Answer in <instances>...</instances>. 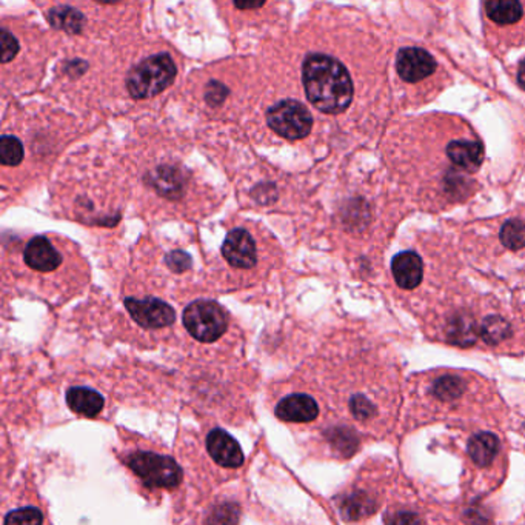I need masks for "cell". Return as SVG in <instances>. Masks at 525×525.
<instances>
[{
    "instance_id": "cell-26",
    "label": "cell",
    "mask_w": 525,
    "mask_h": 525,
    "mask_svg": "<svg viewBox=\"0 0 525 525\" xmlns=\"http://www.w3.org/2000/svg\"><path fill=\"white\" fill-rule=\"evenodd\" d=\"M333 443L338 445V449L340 452H347V453H353L357 445V438L355 436V433L349 432V430H338L334 433Z\"/></svg>"
},
{
    "instance_id": "cell-17",
    "label": "cell",
    "mask_w": 525,
    "mask_h": 525,
    "mask_svg": "<svg viewBox=\"0 0 525 525\" xmlns=\"http://www.w3.org/2000/svg\"><path fill=\"white\" fill-rule=\"evenodd\" d=\"M477 323L470 316H460L450 325L449 338L454 344L469 347L477 342Z\"/></svg>"
},
{
    "instance_id": "cell-28",
    "label": "cell",
    "mask_w": 525,
    "mask_h": 525,
    "mask_svg": "<svg viewBox=\"0 0 525 525\" xmlns=\"http://www.w3.org/2000/svg\"><path fill=\"white\" fill-rule=\"evenodd\" d=\"M263 4H265V0H235V6L239 10H256Z\"/></svg>"
},
{
    "instance_id": "cell-20",
    "label": "cell",
    "mask_w": 525,
    "mask_h": 525,
    "mask_svg": "<svg viewBox=\"0 0 525 525\" xmlns=\"http://www.w3.org/2000/svg\"><path fill=\"white\" fill-rule=\"evenodd\" d=\"M49 21L56 28H61L70 33H79L83 17L81 16V13L74 12L72 8H56L49 14Z\"/></svg>"
},
{
    "instance_id": "cell-1",
    "label": "cell",
    "mask_w": 525,
    "mask_h": 525,
    "mask_svg": "<svg viewBox=\"0 0 525 525\" xmlns=\"http://www.w3.org/2000/svg\"><path fill=\"white\" fill-rule=\"evenodd\" d=\"M302 82L308 100L318 110L338 115L353 99V83L344 65L330 56L312 55L302 66Z\"/></svg>"
},
{
    "instance_id": "cell-24",
    "label": "cell",
    "mask_w": 525,
    "mask_h": 525,
    "mask_svg": "<svg viewBox=\"0 0 525 525\" xmlns=\"http://www.w3.org/2000/svg\"><path fill=\"white\" fill-rule=\"evenodd\" d=\"M165 263L167 267L175 271V273H184L185 270L192 269L193 259L188 253L185 252H171L165 257Z\"/></svg>"
},
{
    "instance_id": "cell-22",
    "label": "cell",
    "mask_w": 525,
    "mask_h": 525,
    "mask_svg": "<svg viewBox=\"0 0 525 525\" xmlns=\"http://www.w3.org/2000/svg\"><path fill=\"white\" fill-rule=\"evenodd\" d=\"M0 158L2 164L6 167H16L23 159V145L17 137L6 136L2 137L0 142Z\"/></svg>"
},
{
    "instance_id": "cell-10",
    "label": "cell",
    "mask_w": 525,
    "mask_h": 525,
    "mask_svg": "<svg viewBox=\"0 0 525 525\" xmlns=\"http://www.w3.org/2000/svg\"><path fill=\"white\" fill-rule=\"evenodd\" d=\"M23 261L30 269L40 271V273H49V271H55L61 265L62 256L48 237L36 236L25 246Z\"/></svg>"
},
{
    "instance_id": "cell-13",
    "label": "cell",
    "mask_w": 525,
    "mask_h": 525,
    "mask_svg": "<svg viewBox=\"0 0 525 525\" xmlns=\"http://www.w3.org/2000/svg\"><path fill=\"white\" fill-rule=\"evenodd\" d=\"M450 160L464 170L475 171L484 160V147L479 141H456L447 150Z\"/></svg>"
},
{
    "instance_id": "cell-15",
    "label": "cell",
    "mask_w": 525,
    "mask_h": 525,
    "mask_svg": "<svg viewBox=\"0 0 525 525\" xmlns=\"http://www.w3.org/2000/svg\"><path fill=\"white\" fill-rule=\"evenodd\" d=\"M499 452V439L493 433H478L469 443L471 460L479 467L492 464Z\"/></svg>"
},
{
    "instance_id": "cell-9",
    "label": "cell",
    "mask_w": 525,
    "mask_h": 525,
    "mask_svg": "<svg viewBox=\"0 0 525 525\" xmlns=\"http://www.w3.org/2000/svg\"><path fill=\"white\" fill-rule=\"evenodd\" d=\"M396 68L405 82L415 83L435 73L436 61L426 49L404 48L398 55Z\"/></svg>"
},
{
    "instance_id": "cell-2",
    "label": "cell",
    "mask_w": 525,
    "mask_h": 525,
    "mask_svg": "<svg viewBox=\"0 0 525 525\" xmlns=\"http://www.w3.org/2000/svg\"><path fill=\"white\" fill-rule=\"evenodd\" d=\"M176 76V65L168 55H156L133 68L126 88L134 99L154 98L170 87Z\"/></svg>"
},
{
    "instance_id": "cell-14",
    "label": "cell",
    "mask_w": 525,
    "mask_h": 525,
    "mask_svg": "<svg viewBox=\"0 0 525 525\" xmlns=\"http://www.w3.org/2000/svg\"><path fill=\"white\" fill-rule=\"evenodd\" d=\"M66 404L77 415L94 417L104 410V398L96 390L74 387L66 392Z\"/></svg>"
},
{
    "instance_id": "cell-12",
    "label": "cell",
    "mask_w": 525,
    "mask_h": 525,
    "mask_svg": "<svg viewBox=\"0 0 525 525\" xmlns=\"http://www.w3.org/2000/svg\"><path fill=\"white\" fill-rule=\"evenodd\" d=\"M392 273H393L396 284L404 290H413L421 284L424 278V263L419 254L415 252H402L396 254L392 262Z\"/></svg>"
},
{
    "instance_id": "cell-16",
    "label": "cell",
    "mask_w": 525,
    "mask_h": 525,
    "mask_svg": "<svg viewBox=\"0 0 525 525\" xmlns=\"http://www.w3.org/2000/svg\"><path fill=\"white\" fill-rule=\"evenodd\" d=\"M486 12L498 25H513L522 17L520 0H486Z\"/></svg>"
},
{
    "instance_id": "cell-25",
    "label": "cell",
    "mask_w": 525,
    "mask_h": 525,
    "mask_svg": "<svg viewBox=\"0 0 525 525\" xmlns=\"http://www.w3.org/2000/svg\"><path fill=\"white\" fill-rule=\"evenodd\" d=\"M351 413L355 415L356 419H359V421H366V419H370L373 415H374V407H373L372 402L364 398V396H355L353 400H351L350 404Z\"/></svg>"
},
{
    "instance_id": "cell-23",
    "label": "cell",
    "mask_w": 525,
    "mask_h": 525,
    "mask_svg": "<svg viewBox=\"0 0 525 525\" xmlns=\"http://www.w3.org/2000/svg\"><path fill=\"white\" fill-rule=\"evenodd\" d=\"M44 516L36 507L14 510L5 516V524H42Z\"/></svg>"
},
{
    "instance_id": "cell-3",
    "label": "cell",
    "mask_w": 525,
    "mask_h": 525,
    "mask_svg": "<svg viewBox=\"0 0 525 525\" xmlns=\"http://www.w3.org/2000/svg\"><path fill=\"white\" fill-rule=\"evenodd\" d=\"M126 464L150 488H175L182 482V469L170 456L153 452H136Z\"/></svg>"
},
{
    "instance_id": "cell-11",
    "label": "cell",
    "mask_w": 525,
    "mask_h": 525,
    "mask_svg": "<svg viewBox=\"0 0 525 525\" xmlns=\"http://www.w3.org/2000/svg\"><path fill=\"white\" fill-rule=\"evenodd\" d=\"M318 415V402L308 394H290L276 407V416L285 422H312Z\"/></svg>"
},
{
    "instance_id": "cell-7",
    "label": "cell",
    "mask_w": 525,
    "mask_h": 525,
    "mask_svg": "<svg viewBox=\"0 0 525 525\" xmlns=\"http://www.w3.org/2000/svg\"><path fill=\"white\" fill-rule=\"evenodd\" d=\"M222 256L235 269H252L257 263L256 242L244 228L231 230L222 244Z\"/></svg>"
},
{
    "instance_id": "cell-27",
    "label": "cell",
    "mask_w": 525,
    "mask_h": 525,
    "mask_svg": "<svg viewBox=\"0 0 525 525\" xmlns=\"http://www.w3.org/2000/svg\"><path fill=\"white\" fill-rule=\"evenodd\" d=\"M19 51V42L13 34L8 33L6 30L2 31V62L13 61Z\"/></svg>"
},
{
    "instance_id": "cell-21",
    "label": "cell",
    "mask_w": 525,
    "mask_h": 525,
    "mask_svg": "<svg viewBox=\"0 0 525 525\" xmlns=\"http://www.w3.org/2000/svg\"><path fill=\"white\" fill-rule=\"evenodd\" d=\"M464 392V383L458 376H443L433 385V394L441 400H453Z\"/></svg>"
},
{
    "instance_id": "cell-8",
    "label": "cell",
    "mask_w": 525,
    "mask_h": 525,
    "mask_svg": "<svg viewBox=\"0 0 525 525\" xmlns=\"http://www.w3.org/2000/svg\"><path fill=\"white\" fill-rule=\"evenodd\" d=\"M207 450L214 462L225 469H237L245 460L239 443L220 428H214L208 433Z\"/></svg>"
},
{
    "instance_id": "cell-19",
    "label": "cell",
    "mask_w": 525,
    "mask_h": 525,
    "mask_svg": "<svg viewBox=\"0 0 525 525\" xmlns=\"http://www.w3.org/2000/svg\"><path fill=\"white\" fill-rule=\"evenodd\" d=\"M501 242L510 250H521L525 246V225L522 220L510 219L501 228Z\"/></svg>"
},
{
    "instance_id": "cell-18",
    "label": "cell",
    "mask_w": 525,
    "mask_h": 525,
    "mask_svg": "<svg viewBox=\"0 0 525 525\" xmlns=\"http://www.w3.org/2000/svg\"><path fill=\"white\" fill-rule=\"evenodd\" d=\"M510 325L505 323L503 318L499 316H488L481 327L482 340H486L487 344H499L501 340H505L510 338Z\"/></svg>"
},
{
    "instance_id": "cell-29",
    "label": "cell",
    "mask_w": 525,
    "mask_h": 525,
    "mask_svg": "<svg viewBox=\"0 0 525 525\" xmlns=\"http://www.w3.org/2000/svg\"><path fill=\"white\" fill-rule=\"evenodd\" d=\"M518 82H520L521 88L525 90V59L521 62L520 70H518Z\"/></svg>"
},
{
    "instance_id": "cell-5",
    "label": "cell",
    "mask_w": 525,
    "mask_h": 525,
    "mask_svg": "<svg viewBox=\"0 0 525 525\" xmlns=\"http://www.w3.org/2000/svg\"><path fill=\"white\" fill-rule=\"evenodd\" d=\"M267 122L274 133L287 139H302L312 132L313 117L304 105L282 100L267 113Z\"/></svg>"
},
{
    "instance_id": "cell-6",
    "label": "cell",
    "mask_w": 525,
    "mask_h": 525,
    "mask_svg": "<svg viewBox=\"0 0 525 525\" xmlns=\"http://www.w3.org/2000/svg\"><path fill=\"white\" fill-rule=\"evenodd\" d=\"M125 308L143 329H164L175 323L176 313L173 306L156 297H126Z\"/></svg>"
},
{
    "instance_id": "cell-4",
    "label": "cell",
    "mask_w": 525,
    "mask_h": 525,
    "mask_svg": "<svg viewBox=\"0 0 525 525\" xmlns=\"http://www.w3.org/2000/svg\"><path fill=\"white\" fill-rule=\"evenodd\" d=\"M184 325L194 340L214 342L227 331L228 316L218 302L199 299L184 310Z\"/></svg>"
}]
</instances>
